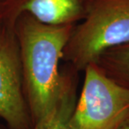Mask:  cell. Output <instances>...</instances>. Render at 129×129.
<instances>
[{
	"mask_svg": "<svg viewBox=\"0 0 129 129\" xmlns=\"http://www.w3.org/2000/svg\"><path fill=\"white\" fill-rule=\"evenodd\" d=\"M75 25H49L31 15L18 18L23 86L33 126L47 116L79 72L67 64L61 69L63 51Z\"/></svg>",
	"mask_w": 129,
	"mask_h": 129,
	"instance_id": "cell-1",
	"label": "cell"
},
{
	"mask_svg": "<svg viewBox=\"0 0 129 129\" xmlns=\"http://www.w3.org/2000/svg\"><path fill=\"white\" fill-rule=\"evenodd\" d=\"M129 43V0H92L86 17L76 24L62 60L84 71L110 48Z\"/></svg>",
	"mask_w": 129,
	"mask_h": 129,
	"instance_id": "cell-2",
	"label": "cell"
},
{
	"mask_svg": "<svg viewBox=\"0 0 129 129\" xmlns=\"http://www.w3.org/2000/svg\"><path fill=\"white\" fill-rule=\"evenodd\" d=\"M81 94L70 119L71 129H117L129 117V91L92 63L84 70Z\"/></svg>",
	"mask_w": 129,
	"mask_h": 129,
	"instance_id": "cell-3",
	"label": "cell"
},
{
	"mask_svg": "<svg viewBox=\"0 0 129 129\" xmlns=\"http://www.w3.org/2000/svg\"><path fill=\"white\" fill-rule=\"evenodd\" d=\"M0 117L9 129H30L31 116L23 86L21 59L14 25L0 26Z\"/></svg>",
	"mask_w": 129,
	"mask_h": 129,
	"instance_id": "cell-4",
	"label": "cell"
},
{
	"mask_svg": "<svg viewBox=\"0 0 129 129\" xmlns=\"http://www.w3.org/2000/svg\"><path fill=\"white\" fill-rule=\"evenodd\" d=\"M92 0H4L0 22L14 25L20 15H31L49 25H76L86 17Z\"/></svg>",
	"mask_w": 129,
	"mask_h": 129,
	"instance_id": "cell-5",
	"label": "cell"
},
{
	"mask_svg": "<svg viewBox=\"0 0 129 129\" xmlns=\"http://www.w3.org/2000/svg\"><path fill=\"white\" fill-rule=\"evenodd\" d=\"M77 85L78 78L64 90L50 113L30 129H71L70 119L77 101ZM0 129L9 128L0 123Z\"/></svg>",
	"mask_w": 129,
	"mask_h": 129,
	"instance_id": "cell-6",
	"label": "cell"
},
{
	"mask_svg": "<svg viewBox=\"0 0 129 129\" xmlns=\"http://www.w3.org/2000/svg\"><path fill=\"white\" fill-rule=\"evenodd\" d=\"M94 64L108 78L129 91V43L105 50Z\"/></svg>",
	"mask_w": 129,
	"mask_h": 129,
	"instance_id": "cell-7",
	"label": "cell"
},
{
	"mask_svg": "<svg viewBox=\"0 0 129 129\" xmlns=\"http://www.w3.org/2000/svg\"><path fill=\"white\" fill-rule=\"evenodd\" d=\"M117 129H129V117L122 122V124Z\"/></svg>",
	"mask_w": 129,
	"mask_h": 129,
	"instance_id": "cell-8",
	"label": "cell"
},
{
	"mask_svg": "<svg viewBox=\"0 0 129 129\" xmlns=\"http://www.w3.org/2000/svg\"><path fill=\"white\" fill-rule=\"evenodd\" d=\"M3 1H4V0H0V4H2V2H3Z\"/></svg>",
	"mask_w": 129,
	"mask_h": 129,
	"instance_id": "cell-9",
	"label": "cell"
},
{
	"mask_svg": "<svg viewBox=\"0 0 129 129\" xmlns=\"http://www.w3.org/2000/svg\"><path fill=\"white\" fill-rule=\"evenodd\" d=\"M1 24H2V23H1V22H0V26H1Z\"/></svg>",
	"mask_w": 129,
	"mask_h": 129,
	"instance_id": "cell-10",
	"label": "cell"
}]
</instances>
